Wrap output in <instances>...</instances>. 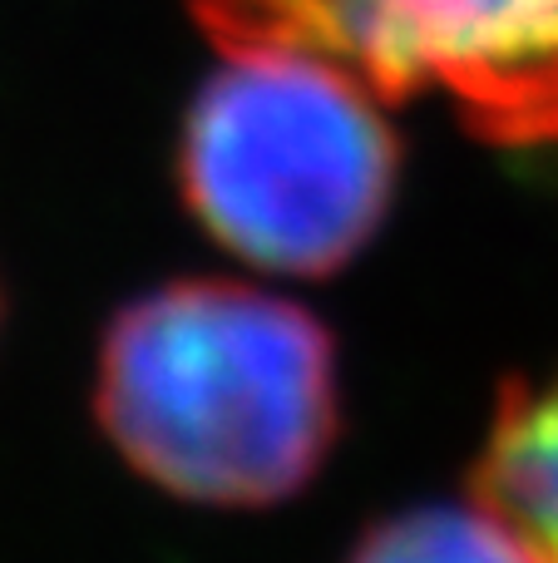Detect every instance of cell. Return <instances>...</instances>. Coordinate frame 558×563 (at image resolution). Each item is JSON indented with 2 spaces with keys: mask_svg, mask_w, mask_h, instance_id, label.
Wrapping results in <instances>:
<instances>
[{
  "mask_svg": "<svg viewBox=\"0 0 558 563\" xmlns=\"http://www.w3.org/2000/svg\"><path fill=\"white\" fill-rule=\"evenodd\" d=\"M94 406L148 485L227 509L312 485L342 426L326 327L243 282H178L129 301L99 346Z\"/></svg>",
  "mask_w": 558,
  "mask_h": 563,
  "instance_id": "6da1fadb",
  "label": "cell"
},
{
  "mask_svg": "<svg viewBox=\"0 0 558 563\" xmlns=\"http://www.w3.org/2000/svg\"><path fill=\"white\" fill-rule=\"evenodd\" d=\"M183 129V194L203 228L267 273L322 277L381 228L395 144L381 99L306 49H223Z\"/></svg>",
  "mask_w": 558,
  "mask_h": 563,
  "instance_id": "7a4b0ae2",
  "label": "cell"
},
{
  "mask_svg": "<svg viewBox=\"0 0 558 563\" xmlns=\"http://www.w3.org/2000/svg\"><path fill=\"white\" fill-rule=\"evenodd\" d=\"M217 49H306L381 104L440 89L510 144L558 139V0H193Z\"/></svg>",
  "mask_w": 558,
  "mask_h": 563,
  "instance_id": "3957f363",
  "label": "cell"
},
{
  "mask_svg": "<svg viewBox=\"0 0 558 563\" xmlns=\"http://www.w3.org/2000/svg\"><path fill=\"white\" fill-rule=\"evenodd\" d=\"M475 505L490 509L534 563H558V380L500 400L475 465Z\"/></svg>",
  "mask_w": 558,
  "mask_h": 563,
  "instance_id": "277c9868",
  "label": "cell"
},
{
  "mask_svg": "<svg viewBox=\"0 0 558 563\" xmlns=\"http://www.w3.org/2000/svg\"><path fill=\"white\" fill-rule=\"evenodd\" d=\"M346 563H534V554L480 505H421L381 519Z\"/></svg>",
  "mask_w": 558,
  "mask_h": 563,
  "instance_id": "5b68a950",
  "label": "cell"
}]
</instances>
